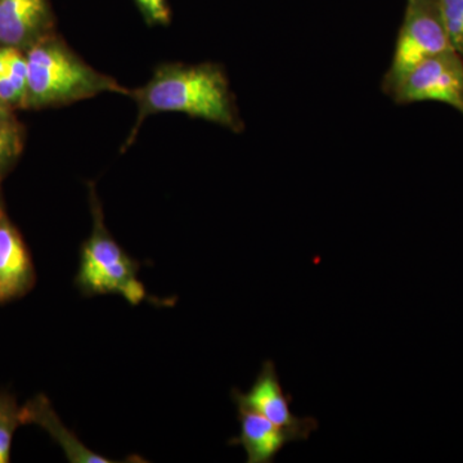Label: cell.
Wrapping results in <instances>:
<instances>
[{
	"mask_svg": "<svg viewBox=\"0 0 463 463\" xmlns=\"http://www.w3.org/2000/svg\"><path fill=\"white\" fill-rule=\"evenodd\" d=\"M129 96L138 103L139 112L127 146L136 138L143 120L157 112H184L234 132L242 128L227 78L221 67L212 63L158 67L151 81L141 90H130Z\"/></svg>",
	"mask_w": 463,
	"mask_h": 463,
	"instance_id": "1",
	"label": "cell"
},
{
	"mask_svg": "<svg viewBox=\"0 0 463 463\" xmlns=\"http://www.w3.org/2000/svg\"><path fill=\"white\" fill-rule=\"evenodd\" d=\"M27 108L65 105L102 91L129 94L114 79L91 69L62 42L51 36L30 47L27 53Z\"/></svg>",
	"mask_w": 463,
	"mask_h": 463,
	"instance_id": "2",
	"label": "cell"
},
{
	"mask_svg": "<svg viewBox=\"0 0 463 463\" xmlns=\"http://www.w3.org/2000/svg\"><path fill=\"white\" fill-rule=\"evenodd\" d=\"M90 203L93 232L81 250L80 270L76 282L87 294H118L129 303H141L146 291L137 277L138 264L109 236L94 190H90Z\"/></svg>",
	"mask_w": 463,
	"mask_h": 463,
	"instance_id": "3",
	"label": "cell"
},
{
	"mask_svg": "<svg viewBox=\"0 0 463 463\" xmlns=\"http://www.w3.org/2000/svg\"><path fill=\"white\" fill-rule=\"evenodd\" d=\"M450 51L455 50L444 26L439 0H408L394 56L383 76V90L392 96L414 67Z\"/></svg>",
	"mask_w": 463,
	"mask_h": 463,
	"instance_id": "4",
	"label": "cell"
},
{
	"mask_svg": "<svg viewBox=\"0 0 463 463\" xmlns=\"http://www.w3.org/2000/svg\"><path fill=\"white\" fill-rule=\"evenodd\" d=\"M390 97L398 105L447 103L463 115V58L450 51L423 61Z\"/></svg>",
	"mask_w": 463,
	"mask_h": 463,
	"instance_id": "5",
	"label": "cell"
},
{
	"mask_svg": "<svg viewBox=\"0 0 463 463\" xmlns=\"http://www.w3.org/2000/svg\"><path fill=\"white\" fill-rule=\"evenodd\" d=\"M232 398L237 407L249 408L260 413L277 426L294 431L300 440H307L318 429L319 423L313 417H298L291 412V395L286 394L283 390L272 361L264 362L248 392L233 389Z\"/></svg>",
	"mask_w": 463,
	"mask_h": 463,
	"instance_id": "6",
	"label": "cell"
},
{
	"mask_svg": "<svg viewBox=\"0 0 463 463\" xmlns=\"http://www.w3.org/2000/svg\"><path fill=\"white\" fill-rule=\"evenodd\" d=\"M239 408L241 431L231 439L230 446H241L248 455L249 463H270L291 441H300L288 429L277 426L260 413L249 408Z\"/></svg>",
	"mask_w": 463,
	"mask_h": 463,
	"instance_id": "7",
	"label": "cell"
},
{
	"mask_svg": "<svg viewBox=\"0 0 463 463\" xmlns=\"http://www.w3.org/2000/svg\"><path fill=\"white\" fill-rule=\"evenodd\" d=\"M32 259L20 233L0 214V301L25 294L32 288Z\"/></svg>",
	"mask_w": 463,
	"mask_h": 463,
	"instance_id": "8",
	"label": "cell"
},
{
	"mask_svg": "<svg viewBox=\"0 0 463 463\" xmlns=\"http://www.w3.org/2000/svg\"><path fill=\"white\" fill-rule=\"evenodd\" d=\"M47 25L44 0H0V47H33Z\"/></svg>",
	"mask_w": 463,
	"mask_h": 463,
	"instance_id": "9",
	"label": "cell"
},
{
	"mask_svg": "<svg viewBox=\"0 0 463 463\" xmlns=\"http://www.w3.org/2000/svg\"><path fill=\"white\" fill-rule=\"evenodd\" d=\"M21 416L23 423H36L42 426L44 430L50 432L52 437L56 439L57 443L65 450L67 458L74 463H111V459L106 457L97 455L91 452L87 447L72 434L67 430L66 426L61 422L53 408L44 395H39L29 402L25 407L21 408Z\"/></svg>",
	"mask_w": 463,
	"mask_h": 463,
	"instance_id": "10",
	"label": "cell"
},
{
	"mask_svg": "<svg viewBox=\"0 0 463 463\" xmlns=\"http://www.w3.org/2000/svg\"><path fill=\"white\" fill-rule=\"evenodd\" d=\"M24 425L21 408L7 394H0V463H8L11 457L12 438L18 426Z\"/></svg>",
	"mask_w": 463,
	"mask_h": 463,
	"instance_id": "11",
	"label": "cell"
},
{
	"mask_svg": "<svg viewBox=\"0 0 463 463\" xmlns=\"http://www.w3.org/2000/svg\"><path fill=\"white\" fill-rule=\"evenodd\" d=\"M439 5L450 44L463 58V0H439Z\"/></svg>",
	"mask_w": 463,
	"mask_h": 463,
	"instance_id": "12",
	"label": "cell"
},
{
	"mask_svg": "<svg viewBox=\"0 0 463 463\" xmlns=\"http://www.w3.org/2000/svg\"><path fill=\"white\" fill-rule=\"evenodd\" d=\"M2 48L3 61H5V74L14 87L16 88L23 99V106L25 105L27 90V75H29V66H27V58L20 53L16 48Z\"/></svg>",
	"mask_w": 463,
	"mask_h": 463,
	"instance_id": "13",
	"label": "cell"
},
{
	"mask_svg": "<svg viewBox=\"0 0 463 463\" xmlns=\"http://www.w3.org/2000/svg\"><path fill=\"white\" fill-rule=\"evenodd\" d=\"M137 3L151 23H169V9L165 0H137Z\"/></svg>",
	"mask_w": 463,
	"mask_h": 463,
	"instance_id": "14",
	"label": "cell"
},
{
	"mask_svg": "<svg viewBox=\"0 0 463 463\" xmlns=\"http://www.w3.org/2000/svg\"><path fill=\"white\" fill-rule=\"evenodd\" d=\"M17 139L12 129H0V169L16 155Z\"/></svg>",
	"mask_w": 463,
	"mask_h": 463,
	"instance_id": "15",
	"label": "cell"
},
{
	"mask_svg": "<svg viewBox=\"0 0 463 463\" xmlns=\"http://www.w3.org/2000/svg\"><path fill=\"white\" fill-rule=\"evenodd\" d=\"M0 120L5 121V123L9 124V120H11V114H9L8 105L5 102H3L0 99Z\"/></svg>",
	"mask_w": 463,
	"mask_h": 463,
	"instance_id": "16",
	"label": "cell"
},
{
	"mask_svg": "<svg viewBox=\"0 0 463 463\" xmlns=\"http://www.w3.org/2000/svg\"><path fill=\"white\" fill-rule=\"evenodd\" d=\"M0 74H5V61H3L2 48H0ZM7 75V74H5Z\"/></svg>",
	"mask_w": 463,
	"mask_h": 463,
	"instance_id": "17",
	"label": "cell"
},
{
	"mask_svg": "<svg viewBox=\"0 0 463 463\" xmlns=\"http://www.w3.org/2000/svg\"><path fill=\"white\" fill-rule=\"evenodd\" d=\"M0 129H12L11 124L5 123V121L0 120Z\"/></svg>",
	"mask_w": 463,
	"mask_h": 463,
	"instance_id": "18",
	"label": "cell"
},
{
	"mask_svg": "<svg viewBox=\"0 0 463 463\" xmlns=\"http://www.w3.org/2000/svg\"><path fill=\"white\" fill-rule=\"evenodd\" d=\"M0 214H2V210H0Z\"/></svg>",
	"mask_w": 463,
	"mask_h": 463,
	"instance_id": "19",
	"label": "cell"
}]
</instances>
